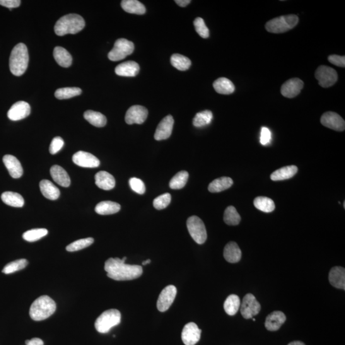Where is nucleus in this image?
I'll return each mask as SVG.
<instances>
[{
  "label": "nucleus",
  "instance_id": "obj_20",
  "mask_svg": "<svg viewBox=\"0 0 345 345\" xmlns=\"http://www.w3.org/2000/svg\"><path fill=\"white\" fill-rule=\"evenodd\" d=\"M286 320L285 315L282 311H275L267 316L265 326L270 331H276Z\"/></svg>",
  "mask_w": 345,
  "mask_h": 345
},
{
  "label": "nucleus",
  "instance_id": "obj_53",
  "mask_svg": "<svg viewBox=\"0 0 345 345\" xmlns=\"http://www.w3.org/2000/svg\"><path fill=\"white\" fill-rule=\"evenodd\" d=\"M176 4L181 7H185L188 6L191 1L190 0H176Z\"/></svg>",
  "mask_w": 345,
  "mask_h": 345
},
{
  "label": "nucleus",
  "instance_id": "obj_32",
  "mask_svg": "<svg viewBox=\"0 0 345 345\" xmlns=\"http://www.w3.org/2000/svg\"><path fill=\"white\" fill-rule=\"evenodd\" d=\"M1 199L7 206L20 208L24 206L25 200L18 193L7 191L2 194Z\"/></svg>",
  "mask_w": 345,
  "mask_h": 345
},
{
  "label": "nucleus",
  "instance_id": "obj_29",
  "mask_svg": "<svg viewBox=\"0 0 345 345\" xmlns=\"http://www.w3.org/2000/svg\"><path fill=\"white\" fill-rule=\"evenodd\" d=\"M215 90L223 95H230L235 91V86L230 79L221 78L217 79L213 83Z\"/></svg>",
  "mask_w": 345,
  "mask_h": 345
},
{
  "label": "nucleus",
  "instance_id": "obj_48",
  "mask_svg": "<svg viewBox=\"0 0 345 345\" xmlns=\"http://www.w3.org/2000/svg\"><path fill=\"white\" fill-rule=\"evenodd\" d=\"M64 145V140L59 136L55 137L50 144V152L52 154H56Z\"/></svg>",
  "mask_w": 345,
  "mask_h": 345
},
{
  "label": "nucleus",
  "instance_id": "obj_24",
  "mask_svg": "<svg viewBox=\"0 0 345 345\" xmlns=\"http://www.w3.org/2000/svg\"><path fill=\"white\" fill-rule=\"evenodd\" d=\"M139 72V65L133 61L122 63L115 68V73L120 76L134 77L137 76Z\"/></svg>",
  "mask_w": 345,
  "mask_h": 345
},
{
  "label": "nucleus",
  "instance_id": "obj_1",
  "mask_svg": "<svg viewBox=\"0 0 345 345\" xmlns=\"http://www.w3.org/2000/svg\"><path fill=\"white\" fill-rule=\"evenodd\" d=\"M127 257L120 259L110 258L106 260L105 270L107 276L116 281H128L138 278L143 274V268L140 265L125 264Z\"/></svg>",
  "mask_w": 345,
  "mask_h": 345
},
{
  "label": "nucleus",
  "instance_id": "obj_27",
  "mask_svg": "<svg viewBox=\"0 0 345 345\" xmlns=\"http://www.w3.org/2000/svg\"><path fill=\"white\" fill-rule=\"evenodd\" d=\"M298 168L296 166H288L279 169L271 175V179L273 181H279L289 179L298 173Z\"/></svg>",
  "mask_w": 345,
  "mask_h": 345
},
{
  "label": "nucleus",
  "instance_id": "obj_3",
  "mask_svg": "<svg viewBox=\"0 0 345 345\" xmlns=\"http://www.w3.org/2000/svg\"><path fill=\"white\" fill-rule=\"evenodd\" d=\"M29 55L27 47L23 43H19L13 48L10 57L9 67L12 74L20 76L28 68Z\"/></svg>",
  "mask_w": 345,
  "mask_h": 345
},
{
  "label": "nucleus",
  "instance_id": "obj_55",
  "mask_svg": "<svg viewBox=\"0 0 345 345\" xmlns=\"http://www.w3.org/2000/svg\"><path fill=\"white\" fill-rule=\"evenodd\" d=\"M151 260H150V259H149V260H146V261L143 262V265H147V264H151Z\"/></svg>",
  "mask_w": 345,
  "mask_h": 345
},
{
  "label": "nucleus",
  "instance_id": "obj_41",
  "mask_svg": "<svg viewBox=\"0 0 345 345\" xmlns=\"http://www.w3.org/2000/svg\"><path fill=\"white\" fill-rule=\"evenodd\" d=\"M81 93V90L77 87H68L58 89L55 91V96L58 100H67L74 96H78Z\"/></svg>",
  "mask_w": 345,
  "mask_h": 345
},
{
  "label": "nucleus",
  "instance_id": "obj_31",
  "mask_svg": "<svg viewBox=\"0 0 345 345\" xmlns=\"http://www.w3.org/2000/svg\"><path fill=\"white\" fill-rule=\"evenodd\" d=\"M121 6L128 13L142 15L146 13L145 7L137 0H123Z\"/></svg>",
  "mask_w": 345,
  "mask_h": 345
},
{
  "label": "nucleus",
  "instance_id": "obj_13",
  "mask_svg": "<svg viewBox=\"0 0 345 345\" xmlns=\"http://www.w3.org/2000/svg\"><path fill=\"white\" fill-rule=\"evenodd\" d=\"M323 126L336 131H343L345 129L344 120L336 113L329 112L325 113L320 119Z\"/></svg>",
  "mask_w": 345,
  "mask_h": 345
},
{
  "label": "nucleus",
  "instance_id": "obj_42",
  "mask_svg": "<svg viewBox=\"0 0 345 345\" xmlns=\"http://www.w3.org/2000/svg\"><path fill=\"white\" fill-rule=\"evenodd\" d=\"M48 231L45 228L33 229L23 233V238L28 242H33L46 236Z\"/></svg>",
  "mask_w": 345,
  "mask_h": 345
},
{
  "label": "nucleus",
  "instance_id": "obj_34",
  "mask_svg": "<svg viewBox=\"0 0 345 345\" xmlns=\"http://www.w3.org/2000/svg\"><path fill=\"white\" fill-rule=\"evenodd\" d=\"M84 118L93 126L96 127H105L107 119L105 115L100 112H94L92 110L86 111L84 113Z\"/></svg>",
  "mask_w": 345,
  "mask_h": 345
},
{
  "label": "nucleus",
  "instance_id": "obj_8",
  "mask_svg": "<svg viewBox=\"0 0 345 345\" xmlns=\"http://www.w3.org/2000/svg\"><path fill=\"white\" fill-rule=\"evenodd\" d=\"M134 50V45L131 41L119 38L116 41L114 47L108 54V59L113 62L120 61L131 55Z\"/></svg>",
  "mask_w": 345,
  "mask_h": 345
},
{
  "label": "nucleus",
  "instance_id": "obj_54",
  "mask_svg": "<svg viewBox=\"0 0 345 345\" xmlns=\"http://www.w3.org/2000/svg\"><path fill=\"white\" fill-rule=\"evenodd\" d=\"M288 345H306L303 342L299 341H295L289 342Z\"/></svg>",
  "mask_w": 345,
  "mask_h": 345
},
{
  "label": "nucleus",
  "instance_id": "obj_47",
  "mask_svg": "<svg viewBox=\"0 0 345 345\" xmlns=\"http://www.w3.org/2000/svg\"><path fill=\"white\" fill-rule=\"evenodd\" d=\"M129 185L132 190L139 194H143L145 192V185L141 180L137 178H131L129 180Z\"/></svg>",
  "mask_w": 345,
  "mask_h": 345
},
{
  "label": "nucleus",
  "instance_id": "obj_25",
  "mask_svg": "<svg viewBox=\"0 0 345 345\" xmlns=\"http://www.w3.org/2000/svg\"><path fill=\"white\" fill-rule=\"evenodd\" d=\"M224 257L226 261L235 264L240 261L242 257V252L237 243L230 242L227 243L224 249Z\"/></svg>",
  "mask_w": 345,
  "mask_h": 345
},
{
  "label": "nucleus",
  "instance_id": "obj_10",
  "mask_svg": "<svg viewBox=\"0 0 345 345\" xmlns=\"http://www.w3.org/2000/svg\"><path fill=\"white\" fill-rule=\"evenodd\" d=\"M260 310L261 305L258 303L255 297L252 293L245 295L241 304L240 312L242 317L245 319H250L258 315Z\"/></svg>",
  "mask_w": 345,
  "mask_h": 345
},
{
  "label": "nucleus",
  "instance_id": "obj_14",
  "mask_svg": "<svg viewBox=\"0 0 345 345\" xmlns=\"http://www.w3.org/2000/svg\"><path fill=\"white\" fill-rule=\"evenodd\" d=\"M202 330L195 323L190 322L185 325L182 332V339L185 345H194L200 341Z\"/></svg>",
  "mask_w": 345,
  "mask_h": 345
},
{
  "label": "nucleus",
  "instance_id": "obj_21",
  "mask_svg": "<svg viewBox=\"0 0 345 345\" xmlns=\"http://www.w3.org/2000/svg\"><path fill=\"white\" fill-rule=\"evenodd\" d=\"M51 175L53 180L60 186L68 187L71 185V178L68 173L61 166L55 165L50 170Z\"/></svg>",
  "mask_w": 345,
  "mask_h": 345
},
{
  "label": "nucleus",
  "instance_id": "obj_28",
  "mask_svg": "<svg viewBox=\"0 0 345 345\" xmlns=\"http://www.w3.org/2000/svg\"><path fill=\"white\" fill-rule=\"evenodd\" d=\"M53 56L59 66L65 68L71 66L72 58L70 53L62 47H56L53 52Z\"/></svg>",
  "mask_w": 345,
  "mask_h": 345
},
{
  "label": "nucleus",
  "instance_id": "obj_11",
  "mask_svg": "<svg viewBox=\"0 0 345 345\" xmlns=\"http://www.w3.org/2000/svg\"><path fill=\"white\" fill-rule=\"evenodd\" d=\"M177 289L175 286L169 285L162 290L159 295L157 308L161 312H165L172 305L177 295Z\"/></svg>",
  "mask_w": 345,
  "mask_h": 345
},
{
  "label": "nucleus",
  "instance_id": "obj_5",
  "mask_svg": "<svg viewBox=\"0 0 345 345\" xmlns=\"http://www.w3.org/2000/svg\"><path fill=\"white\" fill-rule=\"evenodd\" d=\"M298 23V17L290 14L271 19L266 23L265 28L270 33H282L291 30Z\"/></svg>",
  "mask_w": 345,
  "mask_h": 345
},
{
  "label": "nucleus",
  "instance_id": "obj_46",
  "mask_svg": "<svg viewBox=\"0 0 345 345\" xmlns=\"http://www.w3.org/2000/svg\"><path fill=\"white\" fill-rule=\"evenodd\" d=\"M171 200V194L169 193L162 194L154 200L153 205L155 209L162 210L166 208L170 205Z\"/></svg>",
  "mask_w": 345,
  "mask_h": 345
},
{
  "label": "nucleus",
  "instance_id": "obj_22",
  "mask_svg": "<svg viewBox=\"0 0 345 345\" xmlns=\"http://www.w3.org/2000/svg\"><path fill=\"white\" fill-rule=\"evenodd\" d=\"M330 283L335 288L345 289V269L342 267H333L329 272Z\"/></svg>",
  "mask_w": 345,
  "mask_h": 345
},
{
  "label": "nucleus",
  "instance_id": "obj_6",
  "mask_svg": "<svg viewBox=\"0 0 345 345\" xmlns=\"http://www.w3.org/2000/svg\"><path fill=\"white\" fill-rule=\"evenodd\" d=\"M121 322V313L115 309L105 311L97 318L95 327L98 332L108 333L113 327L117 326Z\"/></svg>",
  "mask_w": 345,
  "mask_h": 345
},
{
  "label": "nucleus",
  "instance_id": "obj_15",
  "mask_svg": "<svg viewBox=\"0 0 345 345\" xmlns=\"http://www.w3.org/2000/svg\"><path fill=\"white\" fill-rule=\"evenodd\" d=\"M30 112L31 108L28 103L25 101H19L12 106L7 113V116L10 120L18 121L28 117Z\"/></svg>",
  "mask_w": 345,
  "mask_h": 345
},
{
  "label": "nucleus",
  "instance_id": "obj_23",
  "mask_svg": "<svg viewBox=\"0 0 345 345\" xmlns=\"http://www.w3.org/2000/svg\"><path fill=\"white\" fill-rule=\"evenodd\" d=\"M95 184L101 189L109 190L115 186V180L107 171H101L95 176Z\"/></svg>",
  "mask_w": 345,
  "mask_h": 345
},
{
  "label": "nucleus",
  "instance_id": "obj_49",
  "mask_svg": "<svg viewBox=\"0 0 345 345\" xmlns=\"http://www.w3.org/2000/svg\"><path fill=\"white\" fill-rule=\"evenodd\" d=\"M271 140V132L267 127H262L260 134V143L263 145H266Z\"/></svg>",
  "mask_w": 345,
  "mask_h": 345
},
{
  "label": "nucleus",
  "instance_id": "obj_39",
  "mask_svg": "<svg viewBox=\"0 0 345 345\" xmlns=\"http://www.w3.org/2000/svg\"><path fill=\"white\" fill-rule=\"evenodd\" d=\"M213 119V114L209 110L198 113L193 119V125L196 127H203L211 124Z\"/></svg>",
  "mask_w": 345,
  "mask_h": 345
},
{
  "label": "nucleus",
  "instance_id": "obj_50",
  "mask_svg": "<svg viewBox=\"0 0 345 345\" xmlns=\"http://www.w3.org/2000/svg\"><path fill=\"white\" fill-rule=\"evenodd\" d=\"M329 61L334 66L344 67H345V57L344 56H339V55H332L328 58Z\"/></svg>",
  "mask_w": 345,
  "mask_h": 345
},
{
  "label": "nucleus",
  "instance_id": "obj_4",
  "mask_svg": "<svg viewBox=\"0 0 345 345\" xmlns=\"http://www.w3.org/2000/svg\"><path fill=\"white\" fill-rule=\"evenodd\" d=\"M57 305L53 299L47 295L40 296L31 305L30 316L35 321H42L54 314Z\"/></svg>",
  "mask_w": 345,
  "mask_h": 345
},
{
  "label": "nucleus",
  "instance_id": "obj_33",
  "mask_svg": "<svg viewBox=\"0 0 345 345\" xmlns=\"http://www.w3.org/2000/svg\"><path fill=\"white\" fill-rule=\"evenodd\" d=\"M121 209V206L117 203L105 201L98 203L95 207L96 213L100 215H110L117 213Z\"/></svg>",
  "mask_w": 345,
  "mask_h": 345
},
{
  "label": "nucleus",
  "instance_id": "obj_38",
  "mask_svg": "<svg viewBox=\"0 0 345 345\" xmlns=\"http://www.w3.org/2000/svg\"><path fill=\"white\" fill-rule=\"evenodd\" d=\"M189 173L186 171H181L171 178L170 187L173 189H180L186 185Z\"/></svg>",
  "mask_w": 345,
  "mask_h": 345
},
{
  "label": "nucleus",
  "instance_id": "obj_37",
  "mask_svg": "<svg viewBox=\"0 0 345 345\" xmlns=\"http://www.w3.org/2000/svg\"><path fill=\"white\" fill-rule=\"evenodd\" d=\"M171 64L179 71H187L191 66V62L188 58L180 54L173 55L171 57Z\"/></svg>",
  "mask_w": 345,
  "mask_h": 345
},
{
  "label": "nucleus",
  "instance_id": "obj_30",
  "mask_svg": "<svg viewBox=\"0 0 345 345\" xmlns=\"http://www.w3.org/2000/svg\"><path fill=\"white\" fill-rule=\"evenodd\" d=\"M233 184V181L230 177H220L212 181L209 184L208 189L211 192H220L229 189Z\"/></svg>",
  "mask_w": 345,
  "mask_h": 345
},
{
  "label": "nucleus",
  "instance_id": "obj_51",
  "mask_svg": "<svg viewBox=\"0 0 345 345\" xmlns=\"http://www.w3.org/2000/svg\"><path fill=\"white\" fill-rule=\"evenodd\" d=\"M21 3L20 0H0V5L9 9L17 8L20 6Z\"/></svg>",
  "mask_w": 345,
  "mask_h": 345
},
{
  "label": "nucleus",
  "instance_id": "obj_36",
  "mask_svg": "<svg viewBox=\"0 0 345 345\" xmlns=\"http://www.w3.org/2000/svg\"><path fill=\"white\" fill-rule=\"evenodd\" d=\"M254 206L258 210L265 213H269L274 211L275 204L273 200L269 198L258 196L254 200Z\"/></svg>",
  "mask_w": 345,
  "mask_h": 345
},
{
  "label": "nucleus",
  "instance_id": "obj_45",
  "mask_svg": "<svg viewBox=\"0 0 345 345\" xmlns=\"http://www.w3.org/2000/svg\"><path fill=\"white\" fill-rule=\"evenodd\" d=\"M194 25L195 30L200 37L204 38H207L209 37V30L205 23L204 19L197 18L194 21Z\"/></svg>",
  "mask_w": 345,
  "mask_h": 345
},
{
  "label": "nucleus",
  "instance_id": "obj_44",
  "mask_svg": "<svg viewBox=\"0 0 345 345\" xmlns=\"http://www.w3.org/2000/svg\"><path fill=\"white\" fill-rule=\"evenodd\" d=\"M94 242L93 238L89 237L82 238V239L75 241V242L70 243L66 247V250L69 252H78V251L84 249V248L91 245Z\"/></svg>",
  "mask_w": 345,
  "mask_h": 345
},
{
  "label": "nucleus",
  "instance_id": "obj_12",
  "mask_svg": "<svg viewBox=\"0 0 345 345\" xmlns=\"http://www.w3.org/2000/svg\"><path fill=\"white\" fill-rule=\"evenodd\" d=\"M148 110L143 106L135 105L127 110L125 115V122L127 124H142L148 117Z\"/></svg>",
  "mask_w": 345,
  "mask_h": 345
},
{
  "label": "nucleus",
  "instance_id": "obj_43",
  "mask_svg": "<svg viewBox=\"0 0 345 345\" xmlns=\"http://www.w3.org/2000/svg\"><path fill=\"white\" fill-rule=\"evenodd\" d=\"M28 264V262L26 259L17 260L16 261L7 264L2 270V272L6 274L14 273V272L25 269Z\"/></svg>",
  "mask_w": 345,
  "mask_h": 345
},
{
  "label": "nucleus",
  "instance_id": "obj_19",
  "mask_svg": "<svg viewBox=\"0 0 345 345\" xmlns=\"http://www.w3.org/2000/svg\"><path fill=\"white\" fill-rule=\"evenodd\" d=\"M3 161L5 166L8 170L10 175L14 178H19L23 174V169L20 162L13 156L6 155Z\"/></svg>",
  "mask_w": 345,
  "mask_h": 345
},
{
  "label": "nucleus",
  "instance_id": "obj_16",
  "mask_svg": "<svg viewBox=\"0 0 345 345\" xmlns=\"http://www.w3.org/2000/svg\"><path fill=\"white\" fill-rule=\"evenodd\" d=\"M174 119L172 116L168 115L164 118L157 127L154 138L157 141L167 139L172 133Z\"/></svg>",
  "mask_w": 345,
  "mask_h": 345
},
{
  "label": "nucleus",
  "instance_id": "obj_17",
  "mask_svg": "<svg viewBox=\"0 0 345 345\" xmlns=\"http://www.w3.org/2000/svg\"><path fill=\"white\" fill-rule=\"evenodd\" d=\"M72 161L76 165L82 168H97L100 161L92 154L84 151H79L72 157Z\"/></svg>",
  "mask_w": 345,
  "mask_h": 345
},
{
  "label": "nucleus",
  "instance_id": "obj_2",
  "mask_svg": "<svg viewBox=\"0 0 345 345\" xmlns=\"http://www.w3.org/2000/svg\"><path fill=\"white\" fill-rule=\"evenodd\" d=\"M85 22L83 18L78 14H71L65 16L57 21L55 26V31L59 36L67 34H76L83 30Z\"/></svg>",
  "mask_w": 345,
  "mask_h": 345
},
{
  "label": "nucleus",
  "instance_id": "obj_26",
  "mask_svg": "<svg viewBox=\"0 0 345 345\" xmlns=\"http://www.w3.org/2000/svg\"><path fill=\"white\" fill-rule=\"evenodd\" d=\"M40 191L43 196L50 200H56L59 199L60 192L59 188L54 184L47 180H43L40 182Z\"/></svg>",
  "mask_w": 345,
  "mask_h": 345
},
{
  "label": "nucleus",
  "instance_id": "obj_52",
  "mask_svg": "<svg viewBox=\"0 0 345 345\" xmlns=\"http://www.w3.org/2000/svg\"><path fill=\"white\" fill-rule=\"evenodd\" d=\"M25 343L26 345H44V342L40 338H33L30 340H26Z\"/></svg>",
  "mask_w": 345,
  "mask_h": 345
},
{
  "label": "nucleus",
  "instance_id": "obj_35",
  "mask_svg": "<svg viewBox=\"0 0 345 345\" xmlns=\"http://www.w3.org/2000/svg\"><path fill=\"white\" fill-rule=\"evenodd\" d=\"M240 306V298L234 294L229 295L224 303V311L230 316L235 315L239 310Z\"/></svg>",
  "mask_w": 345,
  "mask_h": 345
},
{
  "label": "nucleus",
  "instance_id": "obj_9",
  "mask_svg": "<svg viewBox=\"0 0 345 345\" xmlns=\"http://www.w3.org/2000/svg\"><path fill=\"white\" fill-rule=\"evenodd\" d=\"M315 78L322 87L328 88L336 83L338 76L336 71L331 67L322 66L316 71Z\"/></svg>",
  "mask_w": 345,
  "mask_h": 345
},
{
  "label": "nucleus",
  "instance_id": "obj_40",
  "mask_svg": "<svg viewBox=\"0 0 345 345\" xmlns=\"http://www.w3.org/2000/svg\"><path fill=\"white\" fill-rule=\"evenodd\" d=\"M240 215L236 211L235 207L230 206L226 208L224 214V221L226 224L230 226H236L240 223Z\"/></svg>",
  "mask_w": 345,
  "mask_h": 345
},
{
  "label": "nucleus",
  "instance_id": "obj_7",
  "mask_svg": "<svg viewBox=\"0 0 345 345\" xmlns=\"http://www.w3.org/2000/svg\"><path fill=\"white\" fill-rule=\"evenodd\" d=\"M187 227L195 242L199 244H203L206 242L207 238V230L201 219L195 216L190 217L187 221Z\"/></svg>",
  "mask_w": 345,
  "mask_h": 345
},
{
  "label": "nucleus",
  "instance_id": "obj_18",
  "mask_svg": "<svg viewBox=\"0 0 345 345\" xmlns=\"http://www.w3.org/2000/svg\"><path fill=\"white\" fill-rule=\"evenodd\" d=\"M303 86L304 83L301 79L299 78L290 79L282 85L281 93L284 97L293 98L301 93Z\"/></svg>",
  "mask_w": 345,
  "mask_h": 345
}]
</instances>
